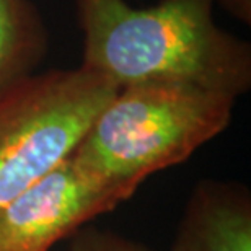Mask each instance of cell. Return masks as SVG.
<instances>
[{"label":"cell","instance_id":"cell-1","mask_svg":"<svg viewBox=\"0 0 251 251\" xmlns=\"http://www.w3.org/2000/svg\"><path fill=\"white\" fill-rule=\"evenodd\" d=\"M215 0H75L83 31L82 67L119 88L144 82L189 83L237 100L251 87V48L214 23Z\"/></svg>","mask_w":251,"mask_h":251},{"label":"cell","instance_id":"cell-4","mask_svg":"<svg viewBox=\"0 0 251 251\" xmlns=\"http://www.w3.org/2000/svg\"><path fill=\"white\" fill-rule=\"evenodd\" d=\"M130 196L69 157L0 209V251H51Z\"/></svg>","mask_w":251,"mask_h":251},{"label":"cell","instance_id":"cell-2","mask_svg":"<svg viewBox=\"0 0 251 251\" xmlns=\"http://www.w3.org/2000/svg\"><path fill=\"white\" fill-rule=\"evenodd\" d=\"M237 100L189 83L121 87L90 124L72 157L85 172L134 194L179 165L232 121Z\"/></svg>","mask_w":251,"mask_h":251},{"label":"cell","instance_id":"cell-6","mask_svg":"<svg viewBox=\"0 0 251 251\" xmlns=\"http://www.w3.org/2000/svg\"><path fill=\"white\" fill-rule=\"evenodd\" d=\"M48 51V33L29 0H0V93L34 74Z\"/></svg>","mask_w":251,"mask_h":251},{"label":"cell","instance_id":"cell-8","mask_svg":"<svg viewBox=\"0 0 251 251\" xmlns=\"http://www.w3.org/2000/svg\"><path fill=\"white\" fill-rule=\"evenodd\" d=\"M222 3L225 10H228L230 15L237 17L242 22L248 23L251 22V0H217Z\"/></svg>","mask_w":251,"mask_h":251},{"label":"cell","instance_id":"cell-3","mask_svg":"<svg viewBox=\"0 0 251 251\" xmlns=\"http://www.w3.org/2000/svg\"><path fill=\"white\" fill-rule=\"evenodd\" d=\"M118 90L80 65L33 74L0 93V209L72 155Z\"/></svg>","mask_w":251,"mask_h":251},{"label":"cell","instance_id":"cell-7","mask_svg":"<svg viewBox=\"0 0 251 251\" xmlns=\"http://www.w3.org/2000/svg\"><path fill=\"white\" fill-rule=\"evenodd\" d=\"M69 251H150L127 237L116 232L100 230L95 227H82L72 235Z\"/></svg>","mask_w":251,"mask_h":251},{"label":"cell","instance_id":"cell-5","mask_svg":"<svg viewBox=\"0 0 251 251\" xmlns=\"http://www.w3.org/2000/svg\"><path fill=\"white\" fill-rule=\"evenodd\" d=\"M170 251H251V194L235 181L196 184Z\"/></svg>","mask_w":251,"mask_h":251}]
</instances>
